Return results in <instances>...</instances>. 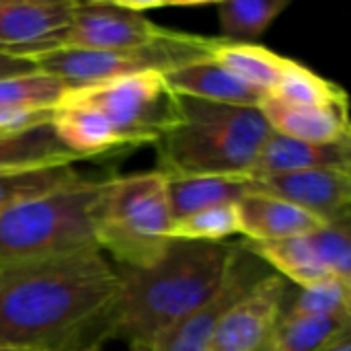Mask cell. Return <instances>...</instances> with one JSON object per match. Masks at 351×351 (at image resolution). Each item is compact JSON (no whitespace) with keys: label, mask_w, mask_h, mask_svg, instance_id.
I'll return each mask as SVG.
<instances>
[{"label":"cell","mask_w":351,"mask_h":351,"mask_svg":"<svg viewBox=\"0 0 351 351\" xmlns=\"http://www.w3.org/2000/svg\"><path fill=\"white\" fill-rule=\"evenodd\" d=\"M117 298L115 265L99 247L0 267V348L99 351Z\"/></svg>","instance_id":"6da1fadb"},{"label":"cell","mask_w":351,"mask_h":351,"mask_svg":"<svg viewBox=\"0 0 351 351\" xmlns=\"http://www.w3.org/2000/svg\"><path fill=\"white\" fill-rule=\"evenodd\" d=\"M237 243L171 239L165 257L146 269L117 267L119 298L111 339L146 348L208 302L222 286Z\"/></svg>","instance_id":"7a4b0ae2"},{"label":"cell","mask_w":351,"mask_h":351,"mask_svg":"<svg viewBox=\"0 0 351 351\" xmlns=\"http://www.w3.org/2000/svg\"><path fill=\"white\" fill-rule=\"evenodd\" d=\"M179 121L152 144L165 177H247L271 134L259 107L179 97Z\"/></svg>","instance_id":"3957f363"},{"label":"cell","mask_w":351,"mask_h":351,"mask_svg":"<svg viewBox=\"0 0 351 351\" xmlns=\"http://www.w3.org/2000/svg\"><path fill=\"white\" fill-rule=\"evenodd\" d=\"M111 177L88 179L0 212V267L49 259L95 245V212Z\"/></svg>","instance_id":"277c9868"},{"label":"cell","mask_w":351,"mask_h":351,"mask_svg":"<svg viewBox=\"0 0 351 351\" xmlns=\"http://www.w3.org/2000/svg\"><path fill=\"white\" fill-rule=\"evenodd\" d=\"M171 206L167 179L158 171L111 177L95 212V245L117 267L146 269L158 263L171 245Z\"/></svg>","instance_id":"5b68a950"},{"label":"cell","mask_w":351,"mask_h":351,"mask_svg":"<svg viewBox=\"0 0 351 351\" xmlns=\"http://www.w3.org/2000/svg\"><path fill=\"white\" fill-rule=\"evenodd\" d=\"M216 39L218 37H202L169 29L160 39L140 47L113 51L60 47L39 53L31 58V62L37 70L58 78L68 90H74L142 72L165 74L177 66L212 58Z\"/></svg>","instance_id":"8992f818"},{"label":"cell","mask_w":351,"mask_h":351,"mask_svg":"<svg viewBox=\"0 0 351 351\" xmlns=\"http://www.w3.org/2000/svg\"><path fill=\"white\" fill-rule=\"evenodd\" d=\"M66 97L97 109L123 148L154 144L179 121V97L162 74L142 72L68 90Z\"/></svg>","instance_id":"52a82bcc"},{"label":"cell","mask_w":351,"mask_h":351,"mask_svg":"<svg viewBox=\"0 0 351 351\" xmlns=\"http://www.w3.org/2000/svg\"><path fill=\"white\" fill-rule=\"evenodd\" d=\"M271 274L274 271L269 265L255 257L243 243H237L232 263L218 292L189 317L179 321L173 329L160 335L154 343L132 351H206L214 329L226 311Z\"/></svg>","instance_id":"ba28073f"},{"label":"cell","mask_w":351,"mask_h":351,"mask_svg":"<svg viewBox=\"0 0 351 351\" xmlns=\"http://www.w3.org/2000/svg\"><path fill=\"white\" fill-rule=\"evenodd\" d=\"M169 29L152 23L119 2H76L72 23L64 33L62 47L113 51L148 45Z\"/></svg>","instance_id":"9c48e42d"},{"label":"cell","mask_w":351,"mask_h":351,"mask_svg":"<svg viewBox=\"0 0 351 351\" xmlns=\"http://www.w3.org/2000/svg\"><path fill=\"white\" fill-rule=\"evenodd\" d=\"M290 284L271 274L237 300L220 319L206 351H261L282 317Z\"/></svg>","instance_id":"30bf717a"},{"label":"cell","mask_w":351,"mask_h":351,"mask_svg":"<svg viewBox=\"0 0 351 351\" xmlns=\"http://www.w3.org/2000/svg\"><path fill=\"white\" fill-rule=\"evenodd\" d=\"M76 0H0V53L31 60L60 49Z\"/></svg>","instance_id":"8fae6325"},{"label":"cell","mask_w":351,"mask_h":351,"mask_svg":"<svg viewBox=\"0 0 351 351\" xmlns=\"http://www.w3.org/2000/svg\"><path fill=\"white\" fill-rule=\"evenodd\" d=\"M255 193L290 202L325 224L351 218V171L311 169L253 179Z\"/></svg>","instance_id":"7c38bea8"},{"label":"cell","mask_w":351,"mask_h":351,"mask_svg":"<svg viewBox=\"0 0 351 351\" xmlns=\"http://www.w3.org/2000/svg\"><path fill=\"white\" fill-rule=\"evenodd\" d=\"M271 132L311 144H333L351 140L348 99L329 105L300 107L265 97L259 105Z\"/></svg>","instance_id":"4fadbf2b"},{"label":"cell","mask_w":351,"mask_h":351,"mask_svg":"<svg viewBox=\"0 0 351 351\" xmlns=\"http://www.w3.org/2000/svg\"><path fill=\"white\" fill-rule=\"evenodd\" d=\"M311 169L351 171V140L333 142V144H311L271 132L265 144L261 146L247 177L261 179L269 175L311 171Z\"/></svg>","instance_id":"5bb4252c"},{"label":"cell","mask_w":351,"mask_h":351,"mask_svg":"<svg viewBox=\"0 0 351 351\" xmlns=\"http://www.w3.org/2000/svg\"><path fill=\"white\" fill-rule=\"evenodd\" d=\"M167 86L177 97L199 99L220 105H239V107H259L265 99L263 93L255 90L224 66L212 58L189 62L177 66L162 74Z\"/></svg>","instance_id":"9a60e30c"},{"label":"cell","mask_w":351,"mask_h":351,"mask_svg":"<svg viewBox=\"0 0 351 351\" xmlns=\"http://www.w3.org/2000/svg\"><path fill=\"white\" fill-rule=\"evenodd\" d=\"M237 210L241 234H245V241L251 243L306 237L325 226V222L311 212L263 193L243 197L237 204Z\"/></svg>","instance_id":"2e32d148"},{"label":"cell","mask_w":351,"mask_h":351,"mask_svg":"<svg viewBox=\"0 0 351 351\" xmlns=\"http://www.w3.org/2000/svg\"><path fill=\"white\" fill-rule=\"evenodd\" d=\"M49 123L58 140L80 160L123 150V144L115 136L113 128L97 109L66 95L53 107Z\"/></svg>","instance_id":"e0dca14e"},{"label":"cell","mask_w":351,"mask_h":351,"mask_svg":"<svg viewBox=\"0 0 351 351\" xmlns=\"http://www.w3.org/2000/svg\"><path fill=\"white\" fill-rule=\"evenodd\" d=\"M165 179H167V197H169L173 222L212 206L239 204L243 197L255 193L251 177L197 175V177H165Z\"/></svg>","instance_id":"ac0fdd59"},{"label":"cell","mask_w":351,"mask_h":351,"mask_svg":"<svg viewBox=\"0 0 351 351\" xmlns=\"http://www.w3.org/2000/svg\"><path fill=\"white\" fill-rule=\"evenodd\" d=\"M241 243L265 265H269L274 274L282 276L288 284H294L296 288H313L323 282L337 280L321 263L308 234L265 243Z\"/></svg>","instance_id":"d6986e66"},{"label":"cell","mask_w":351,"mask_h":351,"mask_svg":"<svg viewBox=\"0 0 351 351\" xmlns=\"http://www.w3.org/2000/svg\"><path fill=\"white\" fill-rule=\"evenodd\" d=\"M74 156L56 136L51 123H41L29 130L0 134V173L74 165Z\"/></svg>","instance_id":"ffe728a7"},{"label":"cell","mask_w":351,"mask_h":351,"mask_svg":"<svg viewBox=\"0 0 351 351\" xmlns=\"http://www.w3.org/2000/svg\"><path fill=\"white\" fill-rule=\"evenodd\" d=\"M212 60L232 72L237 78L263 93L265 97L274 90L284 70L290 64V58H284L257 43H232L222 37L216 39L212 49Z\"/></svg>","instance_id":"44dd1931"},{"label":"cell","mask_w":351,"mask_h":351,"mask_svg":"<svg viewBox=\"0 0 351 351\" xmlns=\"http://www.w3.org/2000/svg\"><path fill=\"white\" fill-rule=\"evenodd\" d=\"M351 335V317L282 315L271 346L276 351H323Z\"/></svg>","instance_id":"7402d4cb"},{"label":"cell","mask_w":351,"mask_h":351,"mask_svg":"<svg viewBox=\"0 0 351 351\" xmlns=\"http://www.w3.org/2000/svg\"><path fill=\"white\" fill-rule=\"evenodd\" d=\"M82 179L84 177L74 169V165L37 167V169L0 173V212L43 197L47 193L60 191Z\"/></svg>","instance_id":"603a6c76"},{"label":"cell","mask_w":351,"mask_h":351,"mask_svg":"<svg viewBox=\"0 0 351 351\" xmlns=\"http://www.w3.org/2000/svg\"><path fill=\"white\" fill-rule=\"evenodd\" d=\"M288 0H224L216 6L224 41L255 43L288 8Z\"/></svg>","instance_id":"cb8c5ba5"},{"label":"cell","mask_w":351,"mask_h":351,"mask_svg":"<svg viewBox=\"0 0 351 351\" xmlns=\"http://www.w3.org/2000/svg\"><path fill=\"white\" fill-rule=\"evenodd\" d=\"M267 97L278 99L288 105H300V107L329 105L333 101L348 99L341 86H337L335 82L323 78L321 74L313 72L311 68L294 60H290L282 78L278 80V84Z\"/></svg>","instance_id":"d4e9b609"},{"label":"cell","mask_w":351,"mask_h":351,"mask_svg":"<svg viewBox=\"0 0 351 351\" xmlns=\"http://www.w3.org/2000/svg\"><path fill=\"white\" fill-rule=\"evenodd\" d=\"M66 93L58 78L41 70L0 78V109H53Z\"/></svg>","instance_id":"484cf974"},{"label":"cell","mask_w":351,"mask_h":351,"mask_svg":"<svg viewBox=\"0 0 351 351\" xmlns=\"http://www.w3.org/2000/svg\"><path fill=\"white\" fill-rule=\"evenodd\" d=\"M232 234H241L237 204H220L193 212L175 220L169 232L171 239L204 243H224Z\"/></svg>","instance_id":"4316f807"},{"label":"cell","mask_w":351,"mask_h":351,"mask_svg":"<svg viewBox=\"0 0 351 351\" xmlns=\"http://www.w3.org/2000/svg\"><path fill=\"white\" fill-rule=\"evenodd\" d=\"M282 315L351 317V284L329 280L313 288H290Z\"/></svg>","instance_id":"83f0119b"},{"label":"cell","mask_w":351,"mask_h":351,"mask_svg":"<svg viewBox=\"0 0 351 351\" xmlns=\"http://www.w3.org/2000/svg\"><path fill=\"white\" fill-rule=\"evenodd\" d=\"M351 218L339 220L333 224H325L317 232H311L308 239L325 265V269L341 280L351 284Z\"/></svg>","instance_id":"f1b7e54d"},{"label":"cell","mask_w":351,"mask_h":351,"mask_svg":"<svg viewBox=\"0 0 351 351\" xmlns=\"http://www.w3.org/2000/svg\"><path fill=\"white\" fill-rule=\"evenodd\" d=\"M53 109H0V134L29 130L51 121Z\"/></svg>","instance_id":"f546056e"},{"label":"cell","mask_w":351,"mask_h":351,"mask_svg":"<svg viewBox=\"0 0 351 351\" xmlns=\"http://www.w3.org/2000/svg\"><path fill=\"white\" fill-rule=\"evenodd\" d=\"M35 64L25 58H14L8 53H0V78H10V76H21L35 72Z\"/></svg>","instance_id":"4dcf8cb0"},{"label":"cell","mask_w":351,"mask_h":351,"mask_svg":"<svg viewBox=\"0 0 351 351\" xmlns=\"http://www.w3.org/2000/svg\"><path fill=\"white\" fill-rule=\"evenodd\" d=\"M323 351H351V335L341 337L339 341H335L333 346H329L327 350H323Z\"/></svg>","instance_id":"1f68e13d"},{"label":"cell","mask_w":351,"mask_h":351,"mask_svg":"<svg viewBox=\"0 0 351 351\" xmlns=\"http://www.w3.org/2000/svg\"><path fill=\"white\" fill-rule=\"evenodd\" d=\"M0 351H29V350H14V348H0Z\"/></svg>","instance_id":"d6a6232c"},{"label":"cell","mask_w":351,"mask_h":351,"mask_svg":"<svg viewBox=\"0 0 351 351\" xmlns=\"http://www.w3.org/2000/svg\"><path fill=\"white\" fill-rule=\"evenodd\" d=\"M261 351H276V350H274V346H271V341H269V346H267V348H263Z\"/></svg>","instance_id":"836d02e7"}]
</instances>
